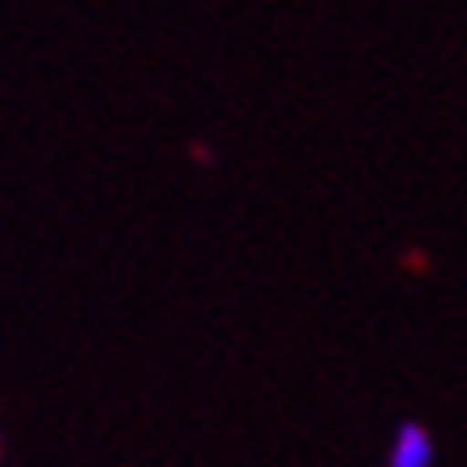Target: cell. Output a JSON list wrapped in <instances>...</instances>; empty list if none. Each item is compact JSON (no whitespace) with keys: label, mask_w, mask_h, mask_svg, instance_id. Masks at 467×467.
I'll list each match as a JSON object with an SVG mask.
<instances>
[{"label":"cell","mask_w":467,"mask_h":467,"mask_svg":"<svg viewBox=\"0 0 467 467\" xmlns=\"http://www.w3.org/2000/svg\"><path fill=\"white\" fill-rule=\"evenodd\" d=\"M386 467H438V438L420 420H399L386 446Z\"/></svg>","instance_id":"obj_1"}]
</instances>
